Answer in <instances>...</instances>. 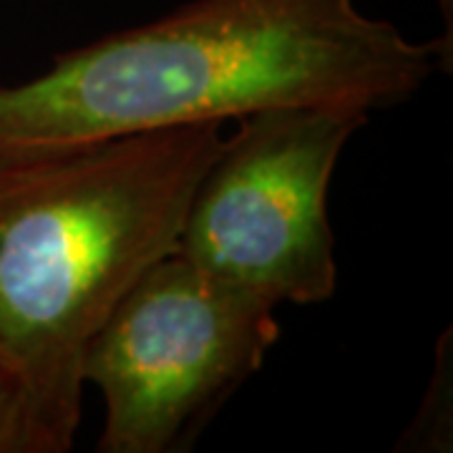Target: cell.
Listing matches in <instances>:
<instances>
[{
    "label": "cell",
    "mask_w": 453,
    "mask_h": 453,
    "mask_svg": "<svg viewBox=\"0 0 453 453\" xmlns=\"http://www.w3.org/2000/svg\"><path fill=\"white\" fill-rule=\"evenodd\" d=\"M0 453H26L16 413L3 390H0Z\"/></svg>",
    "instance_id": "5b68a950"
},
{
    "label": "cell",
    "mask_w": 453,
    "mask_h": 453,
    "mask_svg": "<svg viewBox=\"0 0 453 453\" xmlns=\"http://www.w3.org/2000/svg\"><path fill=\"white\" fill-rule=\"evenodd\" d=\"M365 121L308 106L237 119L196 181L174 252L273 308L330 300L338 262L327 195Z\"/></svg>",
    "instance_id": "277c9868"
},
{
    "label": "cell",
    "mask_w": 453,
    "mask_h": 453,
    "mask_svg": "<svg viewBox=\"0 0 453 453\" xmlns=\"http://www.w3.org/2000/svg\"><path fill=\"white\" fill-rule=\"evenodd\" d=\"M441 61L357 0H192L53 58L0 88V151L237 121L267 109L371 116L421 91Z\"/></svg>",
    "instance_id": "6da1fadb"
},
{
    "label": "cell",
    "mask_w": 453,
    "mask_h": 453,
    "mask_svg": "<svg viewBox=\"0 0 453 453\" xmlns=\"http://www.w3.org/2000/svg\"><path fill=\"white\" fill-rule=\"evenodd\" d=\"M280 338L275 308L177 252L116 303L83 353V386L104 395L101 453L187 449Z\"/></svg>",
    "instance_id": "3957f363"
},
{
    "label": "cell",
    "mask_w": 453,
    "mask_h": 453,
    "mask_svg": "<svg viewBox=\"0 0 453 453\" xmlns=\"http://www.w3.org/2000/svg\"><path fill=\"white\" fill-rule=\"evenodd\" d=\"M222 124L0 151V390L26 453L81 423L83 353L146 270L174 252Z\"/></svg>",
    "instance_id": "7a4b0ae2"
}]
</instances>
